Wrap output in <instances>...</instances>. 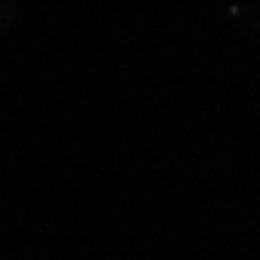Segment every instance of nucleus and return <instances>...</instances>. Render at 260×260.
<instances>
[]
</instances>
